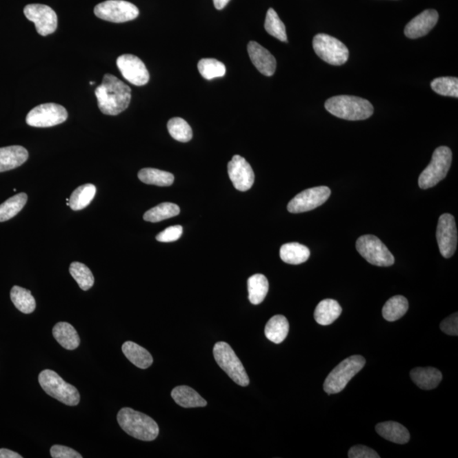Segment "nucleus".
<instances>
[{
	"label": "nucleus",
	"mask_w": 458,
	"mask_h": 458,
	"mask_svg": "<svg viewBox=\"0 0 458 458\" xmlns=\"http://www.w3.org/2000/svg\"><path fill=\"white\" fill-rule=\"evenodd\" d=\"M98 106L101 112L117 116L128 109L132 99L130 87L112 74H106L102 83L95 90Z\"/></svg>",
	"instance_id": "nucleus-1"
},
{
	"label": "nucleus",
	"mask_w": 458,
	"mask_h": 458,
	"mask_svg": "<svg viewBox=\"0 0 458 458\" xmlns=\"http://www.w3.org/2000/svg\"><path fill=\"white\" fill-rule=\"evenodd\" d=\"M324 106L335 117L347 121L366 120L375 112L367 99L350 95L335 96L328 99Z\"/></svg>",
	"instance_id": "nucleus-2"
},
{
	"label": "nucleus",
	"mask_w": 458,
	"mask_h": 458,
	"mask_svg": "<svg viewBox=\"0 0 458 458\" xmlns=\"http://www.w3.org/2000/svg\"><path fill=\"white\" fill-rule=\"evenodd\" d=\"M117 422L126 433L140 441H152L159 435L156 421L132 408L121 409L117 415Z\"/></svg>",
	"instance_id": "nucleus-3"
},
{
	"label": "nucleus",
	"mask_w": 458,
	"mask_h": 458,
	"mask_svg": "<svg viewBox=\"0 0 458 458\" xmlns=\"http://www.w3.org/2000/svg\"><path fill=\"white\" fill-rule=\"evenodd\" d=\"M365 364V358L359 355L343 360L325 379L323 384L325 392L328 395L341 392L350 380L364 368Z\"/></svg>",
	"instance_id": "nucleus-4"
},
{
	"label": "nucleus",
	"mask_w": 458,
	"mask_h": 458,
	"mask_svg": "<svg viewBox=\"0 0 458 458\" xmlns=\"http://www.w3.org/2000/svg\"><path fill=\"white\" fill-rule=\"evenodd\" d=\"M39 385L49 396L68 406L79 405L80 394L76 387L66 383L60 375L50 369L40 372Z\"/></svg>",
	"instance_id": "nucleus-5"
},
{
	"label": "nucleus",
	"mask_w": 458,
	"mask_h": 458,
	"mask_svg": "<svg viewBox=\"0 0 458 458\" xmlns=\"http://www.w3.org/2000/svg\"><path fill=\"white\" fill-rule=\"evenodd\" d=\"M452 152L450 148L439 146L434 151L430 163L421 173L419 186L422 190H428L437 186L444 179L452 165Z\"/></svg>",
	"instance_id": "nucleus-6"
},
{
	"label": "nucleus",
	"mask_w": 458,
	"mask_h": 458,
	"mask_svg": "<svg viewBox=\"0 0 458 458\" xmlns=\"http://www.w3.org/2000/svg\"><path fill=\"white\" fill-rule=\"evenodd\" d=\"M214 358L219 367L226 372L232 381L246 387L250 384L248 375L237 355L226 342H217L213 348Z\"/></svg>",
	"instance_id": "nucleus-7"
},
{
	"label": "nucleus",
	"mask_w": 458,
	"mask_h": 458,
	"mask_svg": "<svg viewBox=\"0 0 458 458\" xmlns=\"http://www.w3.org/2000/svg\"><path fill=\"white\" fill-rule=\"evenodd\" d=\"M358 252L369 263L378 267H390L395 263L392 253L388 250L381 240L375 235H363L357 239Z\"/></svg>",
	"instance_id": "nucleus-8"
},
{
	"label": "nucleus",
	"mask_w": 458,
	"mask_h": 458,
	"mask_svg": "<svg viewBox=\"0 0 458 458\" xmlns=\"http://www.w3.org/2000/svg\"><path fill=\"white\" fill-rule=\"evenodd\" d=\"M312 46L317 57L333 66H342L348 61L349 50L339 39L325 33L314 37Z\"/></svg>",
	"instance_id": "nucleus-9"
},
{
	"label": "nucleus",
	"mask_w": 458,
	"mask_h": 458,
	"mask_svg": "<svg viewBox=\"0 0 458 458\" xmlns=\"http://www.w3.org/2000/svg\"><path fill=\"white\" fill-rule=\"evenodd\" d=\"M94 14L99 19L123 23L136 19L139 10L134 3L124 0H107L95 6Z\"/></svg>",
	"instance_id": "nucleus-10"
},
{
	"label": "nucleus",
	"mask_w": 458,
	"mask_h": 458,
	"mask_svg": "<svg viewBox=\"0 0 458 458\" xmlns=\"http://www.w3.org/2000/svg\"><path fill=\"white\" fill-rule=\"evenodd\" d=\"M68 113L61 105L48 103L36 106L28 114L26 121L34 128H50L65 123Z\"/></svg>",
	"instance_id": "nucleus-11"
},
{
	"label": "nucleus",
	"mask_w": 458,
	"mask_h": 458,
	"mask_svg": "<svg viewBox=\"0 0 458 458\" xmlns=\"http://www.w3.org/2000/svg\"><path fill=\"white\" fill-rule=\"evenodd\" d=\"M330 195V188L326 186L308 188L295 195L288 204L287 209L290 213L309 212L324 204Z\"/></svg>",
	"instance_id": "nucleus-12"
},
{
	"label": "nucleus",
	"mask_w": 458,
	"mask_h": 458,
	"mask_svg": "<svg viewBox=\"0 0 458 458\" xmlns=\"http://www.w3.org/2000/svg\"><path fill=\"white\" fill-rule=\"evenodd\" d=\"M24 14L29 21L35 24L39 34L48 36L52 34L57 30V14L50 6L32 3L25 7Z\"/></svg>",
	"instance_id": "nucleus-13"
},
{
	"label": "nucleus",
	"mask_w": 458,
	"mask_h": 458,
	"mask_svg": "<svg viewBox=\"0 0 458 458\" xmlns=\"http://www.w3.org/2000/svg\"><path fill=\"white\" fill-rule=\"evenodd\" d=\"M437 239L439 252L445 258H450L456 252L457 246V229L455 219L450 214H443L439 217Z\"/></svg>",
	"instance_id": "nucleus-14"
},
{
	"label": "nucleus",
	"mask_w": 458,
	"mask_h": 458,
	"mask_svg": "<svg viewBox=\"0 0 458 458\" xmlns=\"http://www.w3.org/2000/svg\"><path fill=\"white\" fill-rule=\"evenodd\" d=\"M117 65L121 75L128 82L135 86H143L149 83L150 73L145 63L134 54H123L117 58Z\"/></svg>",
	"instance_id": "nucleus-15"
},
{
	"label": "nucleus",
	"mask_w": 458,
	"mask_h": 458,
	"mask_svg": "<svg viewBox=\"0 0 458 458\" xmlns=\"http://www.w3.org/2000/svg\"><path fill=\"white\" fill-rule=\"evenodd\" d=\"M228 172L236 190L245 192L252 187L255 181L254 172L245 158L235 155L229 161Z\"/></svg>",
	"instance_id": "nucleus-16"
},
{
	"label": "nucleus",
	"mask_w": 458,
	"mask_h": 458,
	"mask_svg": "<svg viewBox=\"0 0 458 458\" xmlns=\"http://www.w3.org/2000/svg\"><path fill=\"white\" fill-rule=\"evenodd\" d=\"M438 20L439 14L437 10H424L406 26L405 35L411 39L422 38L435 27Z\"/></svg>",
	"instance_id": "nucleus-17"
},
{
	"label": "nucleus",
	"mask_w": 458,
	"mask_h": 458,
	"mask_svg": "<svg viewBox=\"0 0 458 458\" xmlns=\"http://www.w3.org/2000/svg\"><path fill=\"white\" fill-rule=\"evenodd\" d=\"M250 61L256 68L264 76L271 77L275 73L277 68L276 59L273 55L262 47L261 44L250 41L247 46Z\"/></svg>",
	"instance_id": "nucleus-18"
},
{
	"label": "nucleus",
	"mask_w": 458,
	"mask_h": 458,
	"mask_svg": "<svg viewBox=\"0 0 458 458\" xmlns=\"http://www.w3.org/2000/svg\"><path fill=\"white\" fill-rule=\"evenodd\" d=\"M28 156V151L20 146L0 148V172L21 167Z\"/></svg>",
	"instance_id": "nucleus-19"
},
{
	"label": "nucleus",
	"mask_w": 458,
	"mask_h": 458,
	"mask_svg": "<svg viewBox=\"0 0 458 458\" xmlns=\"http://www.w3.org/2000/svg\"><path fill=\"white\" fill-rule=\"evenodd\" d=\"M410 375L417 387L426 390L435 389L442 380L441 372L431 367L416 368L412 369Z\"/></svg>",
	"instance_id": "nucleus-20"
},
{
	"label": "nucleus",
	"mask_w": 458,
	"mask_h": 458,
	"mask_svg": "<svg viewBox=\"0 0 458 458\" xmlns=\"http://www.w3.org/2000/svg\"><path fill=\"white\" fill-rule=\"evenodd\" d=\"M375 430L380 437L397 444H406L410 441L408 428L393 421L377 424Z\"/></svg>",
	"instance_id": "nucleus-21"
},
{
	"label": "nucleus",
	"mask_w": 458,
	"mask_h": 458,
	"mask_svg": "<svg viewBox=\"0 0 458 458\" xmlns=\"http://www.w3.org/2000/svg\"><path fill=\"white\" fill-rule=\"evenodd\" d=\"M342 308L339 302L332 299H325L317 306L314 319L316 322L323 326L333 323L341 315Z\"/></svg>",
	"instance_id": "nucleus-22"
},
{
	"label": "nucleus",
	"mask_w": 458,
	"mask_h": 458,
	"mask_svg": "<svg viewBox=\"0 0 458 458\" xmlns=\"http://www.w3.org/2000/svg\"><path fill=\"white\" fill-rule=\"evenodd\" d=\"M171 395L176 404L184 408H203L208 405V401L205 399L188 386L175 387Z\"/></svg>",
	"instance_id": "nucleus-23"
},
{
	"label": "nucleus",
	"mask_w": 458,
	"mask_h": 458,
	"mask_svg": "<svg viewBox=\"0 0 458 458\" xmlns=\"http://www.w3.org/2000/svg\"><path fill=\"white\" fill-rule=\"evenodd\" d=\"M121 350L125 357L136 367L146 369L153 364V357L150 353L138 344L132 341L125 342Z\"/></svg>",
	"instance_id": "nucleus-24"
},
{
	"label": "nucleus",
	"mask_w": 458,
	"mask_h": 458,
	"mask_svg": "<svg viewBox=\"0 0 458 458\" xmlns=\"http://www.w3.org/2000/svg\"><path fill=\"white\" fill-rule=\"evenodd\" d=\"M53 335L57 341L66 350H72L80 345V338L72 324L61 322L55 324Z\"/></svg>",
	"instance_id": "nucleus-25"
},
{
	"label": "nucleus",
	"mask_w": 458,
	"mask_h": 458,
	"mask_svg": "<svg viewBox=\"0 0 458 458\" xmlns=\"http://www.w3.org/2000/svg\"><path fill=\"white\" fill-rule=\"evenodd\" d=\"M280 258L286 263L299 265L309 259L310 250L299 243H287L280 248Z\"/></svg>",
	"instance_id": "nucleus-26"
},
{
	"label": "nucleus",
	"mask_w": 458,
	"mask_h": 458,
	"mask_svg": "<svg viewBox=\"0 0 458 458\" xmlns=\"http://www.w3.org/2000/svg\"><path fill=\"white\" fill-rule=\"evenodd\" d=\"M290 324L286 317L276 315L269 319L265 327V335L269 341L275 343H282L289 334Z\"/></svg>",
	"instance_id": "nucleus-27"
},
{
	"label": "nucleus",
	"mask_w": 458,
	"mask_h": 458,
	"mask_svg": "<svg viewBox=\"0 0 458 458\" xmlns=\"http://www.w3.org/2000/svg\"><path fill=\"white\" fill-rule=\"evenodd\" d=\"M409 308L408 299L402 295H396L388 300L382 310L384 319L389 322H395L408 312Z\"/></svg>",
	"instance_id": "nucleus-28"
},
{
	"label": "nucleus",
	"mask_w": 458,
	"mask_h": 458,
	"mask_svg": "<svg viewBox=\"0 0 458 458\" xmlns=\"http://www.w3.org/2000/svg\"><path fill=\"white\" fill-rule=\"evenodd\" d=\"M138 177L141 182L151 186L168 187L171 186L175 182V176L171 172L156 168L140 170Z\"/></svg>",
	"instance_id": "nucleus-29"
},
{
	"label": "nucleus",
	"mask_w": 458,
	"mask_h": 458,
	"mask_svg": "<svg viewBox=\"0 0 458 458\" xmlns=\"http://www.w3.org/2000/svg\"><path fill=\"white\" fill-rule=\"evenodd\" d=\"M269 290L268 280L264 275H255L248 279L249 300L251 304L259 305L265 300Z\"/></svg>",
	"instance_id": "nucleus-30"
},
{
	"label": "nucleus",
	"mask_w": 458,
	"mask_h": 458,
	"mask_svg": "<svg viewBox=\"0 0 458 458\" xmlns=\"http://www.w3.org/2000/svg\"><path fill=\"white\" fill-rule=\"evenodd\" d=\"M96 195V187L94 184L87 183L77 188L70 197V208L73 210L86 208L93 201Z\"/></svg>",
	"instance_id": "nucleus-31"
},
{
	"label": "nucleus",
	"mask_w": 458,
	"mask_h": 458,
	"mask_svg": "<svg viewBox=\"0 0 458 458\" xmlns=\"http://www.w3.org/2000/svg\"><path fill=\"white\" fill-rule=\"evenodd\" d=\"M10 299L20 312L25 314L34 312L36 301L30 290L19 286H14L10 291Z\"/></svg>",
	"instance_id": "nucleus-32"
},
{
	"label": "nucleus",
	"mask_w": 458,
	"mask_h": 458,
	"mask_svg": "<svg viewBox=\"0 0 458 458\" xmlns=\"http://www.w3.org/2000/svg\"><path fill=\"white\" fill-rule=\"evenodd\" d=\"M179 213V206L173 204V203L165 202L148 210L143 215V220L150 221V223H159V221L176 217Z\"/></svg>",
	"instance_id": "nucleus-33"
},
{
	"label": "nucleus",
	"mask_w": 458,
	"mask_h": 458,
	"mask_svg": "<svg viewBox=\"0 0 458 458\" xmlns=\"http://www.w3.org/2000/svg\"><path fill=\"white\" fill-rule=\"evenodd\" d=\"M27 201L28 195L25 193L14 195L13 197L7 199L0 205V223L13 219L23 209Z\"/></svg>",
	"instance_id": "nucleus-34"
},
{
	"label": "nucleus",
	"mask_w": 458,
	"mask_h": 458,
	"mask_svg": "<svg viewBox=\"0 0 458 458\" xmlns=\"http://www.w3.org/2000/svg\"><path fill=\"white\" fill-rule=\"evenodd\" d=\"M70 273L72 278L76 280L81 289L87 291L93 287L94 278L90 268L81 262H72L70 266Z\"/></svg>",
	"instance_id": "nucleus-35"
},
{
	"label": "nucleus",
	"mask_w": 458,
	"mask_h": 458,
	"mask_svg": "<svg viewBox=\"0 0 458 458\" xmlns=\"http://www.w3.org/2000/svg\"><path fill=\"white\" fill-rule=\"evenodd\" d=\"M170 135L177 141L186 143L193 138V131L186 120L180 117H173L168 123Z\"/></svg>",
	"instance_id": "nucleus-36"
},
{
	"label": "nucleus",
	"mask_w": 458,
	"mask_h": 458,
	"mask_svg": "<svg viewBox=\"0 0 458 458\" xmlns=\"http://www.w3.org/2000/svg\"><path fill=\"white\" fill-rule=\"evenodd\" d=\"M264 27L266 31L269 34L275 37V38L280 40V41L288 42L286 26L280 20L278 14H277L275 10L270 8L268 10Z\"/></svg>",
	"instance_id": "nucleus-37"
},
{
	"label": "nucleus",
	"mask_w": 458,
	"mask_h": 458,
	"mask_svg": "<svg viewBox=\"0 0 458 458\" xmlns=\"http://www.w3.org/2000/svg\"><path fill=\"white\" fill-rule=\"evenodd\" d=\"M198 70L205 79L212 80L226 73V66L216 59H202L198 63Z\"/></svg>",
	"instance_id": "nucleus-38"
},
{
	"label": "nucleus",
	"mask_w": 458,
	"mask_h": 458,
	"mask_svg": "<svg viewBox=\"0 0 458 458\" xmlns=\"http://www.w3.org/2000/svg\"><path fill=\"white\" fill-rule=\"evenodd\" d=\"M431 88L435 93L449 97H458V79L457 77H438L432 81Z\"/></svg>",
	"instance_id": "nucleus-39"
},
{
	"label": "nucleus",
	"mask_w": 458,
	"mask_h": 458,
	"mask_svg": "<svg viewBox=\"0 0 458 458\" xmlns=\"http://www.w3.org/2000/svg\"><path fill=\"white\" fill-rule=\"evenodd\" d=\"M183 235V227L180 225L166 228L164 231L157 235V240L159 242L169 243L177 241Z\"/></svg>",
	"instance_id": "nucleus-40"
},
{
	"label": "nucleus",
	"mask_w": 458,
	"mask_h": 458,
	"mask_svg": "<svg viewBox=\"0 0 458 458\" xmlns=\"http://www.w3.org/2000/svg\"><path fill=\"white\" fill-rule=\"evenodd\" d=\"M348 457L350 458H379L380 456L368 446L363 445L355 446L350 448L348 452Z\"/></svg>",
	"instance_id": "nucleus-41"
},
{
	"label": "nucleus",
	"mask_w": 458,
	"mask_h": 458,
	"mask_svg": "<svg viewBox=\"0 0 458 458\" xmlns=\"http://www.w3.org/2000/svg\"><path fill=\"white\" fill-rule=\"evenodd\" d=\"M441 330L445 334L452 336L458 335V315L457 312L452 314L446 319L443 320L439 325Z\"/></svg>",
	"instance_id": "nucleus-42"
},
{
	"label": "nucleus",
	"mask_w": 458,
	"mask_h": 458,
	"mask_svg": "<svg viewBox=\"0 0 458 458\" xmlns=\"http://www.w3.org/2000/svg\"><path fill=\"white\" fill-rule=\"evenodd\" d=\"M51 457L53 458H82L75 450L68 446L55 445L50 449Z\"/></svg>",
	"instance_id": "nucleus-43"
},
{
	"label": "nucleus",
	"mask_w": 458,
	"mask_h": 458,
	"mask_svg": "<svg viewBox=\"0 0 458 458\" xmlns=\"http://www.w3.org/2000/svg\"><path fill=\"white\" fill-rule=\"evenodd\" d=\"M19 454L8 449H0V458H21Z\"/></svg>",
	"instance_id": "nucleus-44"
},
{
	"label": "nucleus",
	"mask_w": 458,
	"mask_h": 458,
	"mask_svg": "<svg viewBox=\"0 0 458 458\" xmlns=\"http://www.w3.org/2000/svg\"><path fill=\"white\" fill-rule=\"evenodd\" d=\"M229 1H230V0H213L214 6H215V8L219 10H223L224 7L228 5Z\"/></svg>",
	"instance_id": "nucleus-45"
},
{
	"label": "nucleus",
	"mask_w": 458,
	"mask_h": 458,
	"mask_svg": "<svg viewBox=\"0 0 458 458\" xmlns=\"http://www.w3.org/2000/svg\"><path fill=\"white\" fill-rule=\"evenodd\" d=\"M90 85H92V86H93V85L94 84V82H90Z\"/></svg>",
	"instance_id": "nucleus-46"
}]
</instances>
